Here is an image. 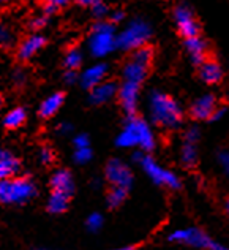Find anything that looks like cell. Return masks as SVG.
Listing matches in <instances>:
<instances>
[{
	"label": "cell",
	"mask_w": 229,
	"mask_h": 250,
	"mask_svg": "<svg viewBox=\"0 0 229 250\" xmlns=\"http://www.w3.org/2000/svg\"><path fill=\"white\" fill-rule=\"evenodd\" d=\"M46 46V38L41 35H32L27 37L25 40L19 44V49H18V56L21 61H29L32 59L38 51Z\"/></svg>",
	"instance_id": "2e32d148"
},
{
	"label": "cell",
	"mask_w": 229,
	"mask_h": 250,
	"mask_svg": "<svg viewBox=\"0 0 229 250\" xmlns=\"http://www.w3.org/2000/svg\"><path fill=\"white\" fill-rule=\"evenodd\" d=\"M226 210H228V214H229V198H228V201H226Z\"/></svg>",
	"instance_id": "ee69618b"
},
{
	"label": "cell",
	"mask_w": 229,
	"mask_h": 250,
	"mask_svg": "<svg viewBox=\"0 0 229 250\" xmlns=\"http://www.w3.org/2000/svg\"><path fill=\"white\" fill-rule=\"evenodd\" d=\"M199 76L206 84H218L223 80V68L217 61L206 59V62L199 65Z\"/></svg>",
	"instance_id": "ac0fdd59"
},
{
	"label": "cell",
	"mask_w": 229,
	"mask_h": 250,
	"mask_svg": "<svg viewBox=\"0 0 229 250\" xmlns=\"http://www.w3.org/2000/svg\"><path fill=\"white\" fill-rule=\"evenodd\" d=\"M76 80H77V73H76V71H71V70H68L67 73H65V81H67L68 84H73V83H76Z\"/></svg>",
	"instance_id": "8d00e7d4"
},
{
	"label": "cell",
	"mask_w": 229,
	"mask_h": 250,
	"mask_svg": "<svg viewBox=\"0 0 229 250\" xmlns=\"http://www.w3.org/2000/svg\"><path fill=\"white\" fill-rule=\"evenodd\" d=\"M6 154H8V152H5V150H2V149H0V159H3V157H5Z\"/></svg>",
	"instance_id": "7bdbcfd3"
},
{
	"label": "cell",
	"mask_w": 229,
	"mask_h": 250,
	"mask_svg": "<svg viewBox=\"0 0 229 250\" xmlns=\"http://www.w3.org/2000/svg\"><path fill=\"white\" fill-rule=\"evenodd\" d=\"M51 187L52 192H58L63 195H71L75 190V181L70 171L67 169H57L51 177Z\"/></svg>",
	"instance_id": "5bb4252c"
},
{
	"label": "cell",
	"mask_w": 229,
	"mask_h": 250,
	"mask_svg": "<svg viewBox=\"0 0 229 250\" xmlns=\"http://www.w3.org/2000/svg\"><path fill=\"white\" fill-rule=\"evenodd\" d=\"M218 163L221 169L225 171V174L229 176V150H221L218 154Z\"/></svg>",
	"instance_id": "1f68e13d"
},
{
	"label": "cell",
	"mask_w": 229,
	"mask_h": 250,
	"mask_svg": "<svg viewBox=\"0 0 229 250\" xmlns=\"http://www.w3.org/2000/svg\"><path fill=\"white\" fill-rule=\"evenodd\" d=\"M77 5H81V6H92L94 5L96 0H76Z\"/></svg>",
	"instance_id": "ab89813d"
},
{
	"label": "cell",
	"mask_w": 229,
	"mask_h": 250,
	"mask_svg": "<svg viewBox=\"0 0 229 250\" xmlns=\"http://www.w3.org/2000/svg\"><path fill=\"white\" fill-rule=\"evenodd\" d=\"M123 18H125V13L123 11H114L111 15V22H120Z\"/></svg>",
	"instance_id": "74e56055"
},
{
	"label": "cell",
	"mask_w": 229,
	"mask_h": 250,
	"mask_svg": "<svg viewBox=\"0 0 229 250\" xmlns=\"http://www.w3.org/2000/svg\"><path fill=\"white\" fill-rule=\"evenodd\" d=\"M46 24V18H38L34 21V24H32V27L34 29H41L43 25Z\"/></svg>",
	"instance_id": "f35d334b"
},
{
	"label": "cell",
	"mask_w": 229,
	"mask_h": 250,
	"mask_svg": "<svg viewBox=\"0 0 229 250\" xmlns=\"http://www.w3.org/2000/svg\"><path fill=\"white\" fill-rule=\"evenodd\" d=\"M38 3L41 5V8L48 13V15H52L56 13L58 8H63L70 3V0H38Z\"/></svg>",
	"instance_id": "484cf974"
},
{
	"label": "cell",
	"mask_w": 229,
	"mask_h": 250,
	"mask_svg": "<svg viewBox=\"0 0 229 250\" xmlns=\"http://www.w3.org/2000/svg\"><path fill=\"white\" fill-rule=\"evenodd\" d=\"M185 48L190 54V59L194 65H202L207 59V44L201 37H193L185 40Z\"/></svg>",
	"instance_id": "e0dca14e"
},
{
	"label": "cell",
	"mask_w": 229,
	"mask_h": 250,
	"mask_svg": "<svg viewBox=\"0 0 229 250\" xmlns=\"http://www.w3.org/2000/svg\"><path fill=\"white\" fill-rule=\"evenodd\" d=\"M228 97H229V95H228Z\"/></svg>",
	"instance_id": "c3c4849f"
},
{
	"label": "cell",
	"mask_w": 229,
	"mask_h": 250,
	"mask_svg": "<svg viewBox=\"0 0 229 250\" xmlns=\"http://www.w3.org/2000/svg\"><path fill=\"white\" fill-rule=\"evenodd\" d=\"M73 160L76 163H79V165H84V163H87L92 160V150L90 147H86V149H76L75 154H73Z\"/></svg>",
	"instance_id": "83f0119b"
},
{
	"label": "cell",
	"mask_w": 229,
	"mask_h": 250,
	"mask_svg": "<svg viewBox=\"0 0 229 250\" xmlns=\"http://www.w3.org/2000/svg\"><path fill=\"white\" fill-rule=\"evenodd\" d=\"M169 241L180 242V244L191 246L196 249H210V250H221V246L212 241L209 236L199 228L190 227V228H180L175 229L169 234Z\"/></svg>",
	"instance_id": "8992f818"
},
{
	"label": "cell",
	"mask_w": 229,
	"mask_h": 250,
	"mask_svg": "<svg viewBox=\"0 0 229 250\" xmlns=\"http://www.w3.org/2000/svg\"><path fill=\"white\" fill-rule=\"evenodd\" d=\"M106 179L111 182L113 187H122L130 190L133 184V174L132 169H130L125 163L119 159H113L109 160L106 165Z\"/></svg>",
	"instance_id": "9c48e42d"
},
{
	"label": "cell",
	"mask_w": 229,
	"mask_h": 250,
	"mask_svg": "<svg viewBox=\"0 0 229 250\" xmlns=\"http://www.w3.org/2000/svg\"><path fill=\"white\" fill-rule=\"evenodd\" d=\"M82 63V52L77 48H71L65 56V67L71 71H76Z\"/></svg>",
	"instance_id": "d4e9b609"
},
{
	"label": "cell",
	"mask_w": 229,
	"mask_h": 250,
	"mask_svg": "<svg viewBox=\"0 0 229 250\" xmlns=\"http://www.w3.org/2000/svg\"><path fill=\"white\" fill-rule=\"evenodd\" d=\"M73 144L76 149H86V147H90V140H89V135L86 133H79L75 136L73 140Z\"/></svg>",
	"instance_id": "4dcf8cb0"
},
{
	"label": "cell",
	"mask_w": 229,
	"mask_h": 250,
	"mask_svg": "<svg viewBox=\"0 0 229 250\" xmlns=\"http://www.w3.org/2000/svg\"><path fill=\"white\" fill-rule=\"evenodd\" d=\"M115 250H128V249H115Z\"/></svg>",
	"instance_id": "bcb514c9"
},
{
	"label": "cell",
	"mask_w": 229,
	"mask_h": 250,
	"mask_svg": "<svg viewBox=\"0 0 229 250\" xmlns=\"http://www.w3.org/2000/svg\"><path fill=\"white\" fill-rule=\"evenodd\" d=\"M40 160L44 165H49V163H52V160H54V152H52L49 147H43L40 150Z\"/></svg>",
	"instance_id": "836d02e7"
},
{
	"label": "cell",
	"mask_w": 229,
	"mask_h": 250,
	"mask_svg": "<svg viewBox=\"0 0 229 250\" xmlns=\"http://www.w3.org/2000/svg\"><path fill=\"white\" fill-rule=\"evenodd\" d=\"M71 130H73V127H71V125L67 124V122L58 125V133H60V135H70Z\"/></svg>",
	"instance_id": "d590c367"
},
{
	"label": "cell",
	"mask_w": 229,
	"mask_h": 250,
	"mask_svg": "<svg viewBox=\"0 0 229 250\" xmlns=\"http://www.w3.org/2000/svg\"><path fill=\"white\" fill-rule=\"evenodd\" d=\"M19 169V162L11 157L10 154H6L3 159H0V181L10 179L11 176H15Z\"/></svg>",
	"instance_id": "44dd1931"
},
{
	"label": "cell",
	"mask_w": 229,
	"mask_h": 250,
	"mask_svg": "<svg viewBox=\"0 0 229 250\" xmlns=\"http://www.w3.org/2000/svg\"><path fill=\"white\" fill-rule=\"evenodd\" d=\"M15 3V0H0V5H11Z\"/></svg>",
	"instance_id": "b9f144b4"
},
{
	"label": "cell",
	"mask_w": 229,
	"mask_h": 250,
	"mask_svg": "<svg viewBox=\"0 0 229 250\" xmlns=\"http://www.w3.org/2000/svg\"><path fill=\"white\" fill-rule=\"evenodd\" d=\"M218 103H217V98L212 94H204L202 97L196 98L194 103L191 104V109L190 113L198 121H206V119H210L213 111L217 109Z\"/></svg>",
	"instance_id": "8fae6325"
},
{
	"label": "cell",
	"mask_w": 229,
	"mask_h": 250,
	"mask_svg": "<svg viewBox=\"0 0 229 250\" xmlns=\"http://www.w3.org/2000/svg\"><path fill=\"white\" fill-rule=\"evenodd\" d=\"M144 155H146V154H142V152H133V162H134V163H137V165H139Z\"/></svg>",
	"instance_id": "60d3db41"
},
{
	"label": "cell",
	"mask_w": 229,
	"mask_h": 250,
	"mask_svg": "<svg viewBox=\"0 0 229 250\" xmlns=\"http://www.w3.org/2000/svg\"><path fill=\"white\" fill-rule=\"evenodd\" d=\"M108 75V65L106 63H96L92 65L87 70H84V73L81 75V84L84 89L92 90L96 87L98 84L104 83V78Z\"/></svg>",
	"instance_id": "4fadbf2b"
},
{
	"label": "cell",
	"mask_w": 229,
	"mask_h": 250,
	"mask_svg": "<svg viewBox=\"0 0 229 250\" xmlns=\"http://www.w3.org/2000/svg\"><path fill=\"white\" fill-rule=\"evenodd\" d=\"M180 160L185 167H194L196 162H198V149H196V144H187L183 143L182 152H180Z\"/></svg>",
	"instance_id": "603a6c76"
},
{
	"label": "cell",
	"mask_w": 229,
	"mask_h": 250,
	"mask_svg": "<svg viewBox=\"0 0 229 250\" xmlns=\"http://www.w3.org/2000/svg\"><path fill=\"white\" fill-rule=\"evenodd\" d=\"M199 138H201V131H199L198 127H196V125H193V127L187 128L185 136H183V140H185L187 144H198Z\"/></svg>",
	"instance_id": "f1b7e54d"
},
{
	"label": "cell",
	"mask_w": 229,
	"mask_h": 250,
	"mask_svg": "<svg viewBox=\"0 0 229 250\" xmlns=\"http://www.w3.org/2000/svg\"><path fill=\"white\" fill-rule=\"evenodd\" d=\"M0 108H2V97H0Z\"/></svg>",
	"instance_id": "f6af8a7d"
},
{
	"label": "cell",
	"mask_w": 229,
	"mask_h": 250,
	"mask_svg": "<svg viewBox=\"0 0 229 250\" xmlns=\"http://www.w3.org/2000/svg\"><path fill=\"white\" fill-rule=\"evenodd\" d=\"M13 42V37L10 34V30L5 25L0 24V46H8Z\"/></svg>",
	"instance_id": "d6a6232c"
},
{
	"label": "cell",
	"mask_w": 229,
	"mask_h": 250,
	"mask_svg": "<svg viewBox=\"0 0 229 250\" xmlns=\"http://www.w3.org/2000/svg\"><path fill=\"white\" fill-rule=\"evenodd\" d=\"M139 165L144 171H146V174L150 177V179H152L155 184H158V186H165L172 190H177L180 187L179 177L175 176L172 171L160 167L150 155H144Z\"/></svg>",
	"instance_id": "52a82bcc"
},
{
	"label": "cell",
	"mask_w": 229,
	"mask_h": 250,
	"mask_svg": "<svg viewBox=\"0 0 229 250\" xmlns=\"http://www.w3.org/2000/svg\"><path fill=\"white\" fill-rule=\"evenodd\" d=\"M149 70H150V65H146L139 61H136L133 57H130L128 62L123 65V70H122L123 81L134 83V84L141 85L144 83V80L147 78Z\"/></svg>",
	"instance_id": "7c38bea8"
},
{
	"label": "cell",
	"mask_w": 229,
	"mask_h": 250,
	"mask_svg": "<svg viewBox=\"0 0 229 250\" xmlns=\"http://www.w3.org/2000/svg\"><path fill=\"white\" fill-rule=\"evenodd\" d=\"M225 114H226V108L225 106H217V109L213 111V114H212L210 119L212 121H221L225 117Z\"/></svg>",
	"instance_id": "e575fe53"
},
{
	"label": "cell",
	"mask_w": 229,
	"mask_h": 250,
	"mask_svg": "<svg viewBox=\"0 0 229 250\" xmlns=\"http://www.w3.org/2000/svg\"><path fill=\"white\" fill-rule=\"evenodd\" d=\"M174 19H175V24H177L179 34L185 38V40H188V38H193V37H199L201 25H199L198 21H196L194 13L188 5L182 3L179 6H175Z\"/></svg>",
	"instance_id": "ba28073f"
},
{
	"label": "cell",
	"mask_w": 229,
	"mask_h": 250,
	"mask_svg": "<svg viewBox=\"0 0 229 250\" xmlns=\"http://www.w3.org/2000/svg\"><path fill=\"white\" fill-rule=\"evenodd\" d=\"M150 35H152L150 25L146 21H142V19H134V21L130 22L127 25V29L115 38V44H117V48L122 51H134L137 48L146 46Z\"/></svg>",
	"instance_id": "277c9868"
},
{
	"label": "cell",
	"mask_w": 229,
	"mask_h": 250,
	"mask_svg": "<svg viewBox=\"0 0 229 250\" xmlns=\"http://www.w3.org/2000/svg\"><path fill=\"white\" fill-rule=\"evenodd\" d=\"M128 196V190L122 188V187H111L109 193H108V205L111 208H119L123 201L127 200Z\"/></svg>",
	"instance_id": "cb8c5ba5"
},
{
	"label": "cell",
	"mask_w": 229,
	"mask_h": 250,
	"mask_svg": "<svg viewBox=\"0 0 229 250\" xmlns=\"http://www.w3.org/2000/svg\"><path fill=\"white\" fill-rule=\"evenodd\" d=\"M115 144L123 149L139 147L142 150H152L155 147V135L150 125L136 116H128L125 125L115 140Z\"/></svg>",
	"instance_id": "7a4b0ae2"
},
{
	"label": "cell",
	"mask_w": 229,
	"mask_h": 250,
	"mask_svg": "<svg viewBox=\"0 0 229 250\" xmlns=\"http://www.w3.org/2000/svg\"><path fill=\"white\" fill-rule=\"evenodd\" d=\"M117 92H119V85L115 83L104 81L90 90V102L94 104L108 103L111 98H114V95H117Z\"/></svg>",
	"instance_id": "9a60e30c"
},
{
	"label": "cell",
	"mask_w": 229,
	"mask_h": 250,
	"mask_svg": "<svg viewBox=\"0 0 229 250\" xmlns=\"http://www.w3.org/2000/svg\"><path fill=\"white\" fill-rule=\"evenodd\" d=\"M90 8H92V11H94V15L96 18H100V19L108 15V5L104 2H101V0H96V2L92 5Z\"/></svg>",
	"instance_id": "f546056e"
},
{
	"label": "cell",
	"mask_w": 229,
	"mask_h": 250,
	"mask_svg": "<svg viewBox=\"0 0 229 250\" xmlns=\"http://www.w3.org/2000/svg\"><path fill=\"white\" fill-rule=\"evenodd\" d=\"M221 250H229V249H223V247H221Z\"/></svg>",
	"instance_id": "7dc6e473"
},
{
	"label": "cell",
	"mask_w": 229,
	"mask_h": 250,
	"mask_svg": "<svg viewBox=\"0 0 229 250\" xmlns=\"http://www.w3.org/2000/svg\"><path fill=\"white\" fill-rule=\"evenodd\" d=\"M139 90H141L139 84L123 81L122 85L119 87V92H117L122 108H123V111H125L128 116H134L136 114L137 100H139Z\"/></svg>",
	"instance_id": "30bf717a"
},
{
	"label": "cell",
	"mask_w": 229,
	"mask_h": 250,
	"mask_svg": "<svg viewBox=\"0 0 229 250\" xmlns=\"http://www.w3.org/2000/svg\"><path fill=\"white\" fill-rule=\"evenodd\" d=\"M68 195L58 193V192H52L48 198V210L52 214H62L67 210L68 208Z\"/></svg>",
	"instance_id": "ffe728a7"
},
{
	"label": "cell",
	"mask_w": 229,
	"mask_h": 250,
	"mask_svg": "<svg viewBox=\"0 0 229 250\" xmlns=\"http://www.w3.org/2000/svg\"><path fill=\"white\" fill-rule=\"evenodd\" d=\"M115 35H114V25L113 22L98 21L94 29H92V37L89 40L90 52L95 57H104L111 51L117 48L115 44Z\"/></svg>",
	"instance_id": "5b68a950"
},
{
	"label": "cell",
	"mask_w": 229,
	"mask_h": 250,
	"mask_svg": "<svg viewBox=\"0 0 229 250\" xmlns=\"http://www.w3.org/2000/svg\"><path fill=\"white\" fill-rule=\"evenodd\" d=\"M27 119V114H25V109L24 108H15L8 111L3 117V125L6 128H18L25 122Z\"/></svg>",
	"instance_id": "7402d4cb"
},
{
	"label": "cell",
	"mask_w": 229,
	"mask_h": 250,
	"mask_svg": "<svg viewBox=\"0 0 229 250\" xmlns=\"http://www.w3.org/2000/svg\"><path fill=\"white\" fill-rule=\"evenodd\" d=\"M63 100H65V94H62V92H56V94L49 95L41 103V106H40V116L43 117V119H49V117H52L58 109L62 108Z\"/></svg>",
	"instance_id": "d6986e66"
},
{
	"label": "cell",
	"mask_w": 229,
	"mask_h": 250,
	"mask_svg": "<svg viewBox=\"0 0 229 250\" xmlns=\"http://www.w3.org/2000/svg\"><path fill=\"white\" fill-rule=\"evenodd\" d=\"M149 116L155 125L161 128H177L183 119V111L180 104L171 95L160 90H152L147 98Z\"/></svg>",
	"instance_id": "6da1fadb"
},
{
	"label": "cell",
	"mask_w": 229,
	"mask_h": 250,
	"mask_svg": "<svg viewBox=\"0 0 229 250\" xmlns=\"http://www.w3.org/2000/svg\"><path fill=\"white\" fill-rule=\"evenodd\" d=\"M37 195L35 182L29 177H10L0 181V203L24 205Z\"/></svg>",
	"instance_id": "3957f363"
},
{
	"label": "cell",
	"mask_w": 229,
	"mask_h": 250,
	"mask_svg": "<svg viewBox=\"0 0 229 250\" xmlns=\"http://www.w3.org/2000/svg\"><path fill=\"white\" fill-rule=\"evenodd\" d=\"M103 223H104V220H103V215L101 214H98V212H94V214H90L89 215V219H87V222H86V225H87V228L90 229V231H98L101 227H103Z\"/></svg>",
	"instance_id": "4316f807"
}]
</instances>
